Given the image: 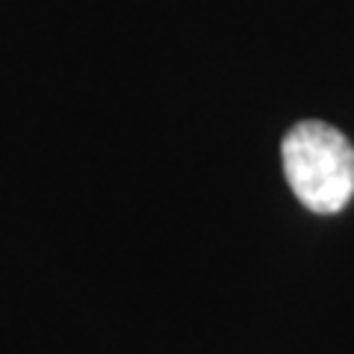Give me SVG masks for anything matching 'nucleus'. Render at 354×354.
I'll list each match as a JSON object with an SVG mask.
<instances>
[{"label": "nucleus", "mask_w": 354, "mask_h": 354, "mask_svg": "<svg viewBox=\"0 0 354 354\" xmlns=\"http://www.w3.org/2000/svg\"><path fill=\"white\" fill-rule=\"evenodd\" d=\"M283 174L313 213H339L354 195V145L325 121H301L281 142Z\"/></svg>", "instance_id": "f257e3e1"}]
</instances>
